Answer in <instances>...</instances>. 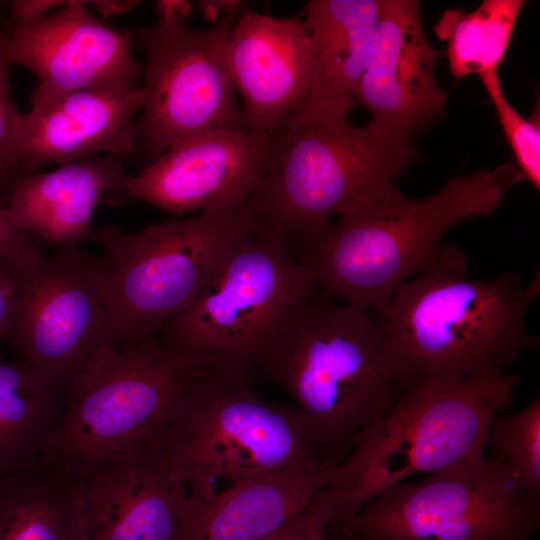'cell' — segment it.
<instances>
[{
    "instance_id": "cell-29",
    "label": "cell",
    "mask_w": 540,
    "mask_h": 540,
    "mask_svg": "<svg viewBox=\"0 0 540 540\" xmlns=\"http://www.w3.org/2000/svg\"><path fill=\"white\" fill-rule=\"evenodd\" d=\"M19 297L18 277L9 265L0 259V346L7 342L13 328ZM0 360L1 354H0Z\"/></svg>"
},
{
    "instance_id": "cell-13",
    "label": "cell",
    "mask_w": 540,
    "mask_h": 540,
    "mask_svg": "<svg viewBox=\"0 0 540 540\" xmlns=\"http://www.w3.org/2000/svg\"><path fill=\"white\" fill-rule=\"evenodd\" d=\"M88 3L69 0L39 19L7 29L9 64L38 78L31 107L83 89L137 84L142 75L131 35L92 14Z\"/></svg>"
},
{
    "instance_id": "cell-33",
    "label": "cell",
    "mask_w": 540,
    "mask_h": 540,
    "mask_svg": "<svg viewBox=\"0 0 540 540\" xmlns=\"http://www.w3.org/2000/svg\"><path fill=\"white\" fill-rule=\"evenodd\" d=\"M192 3L185 0H160L155 3L157 19L185 21L191 13Z\"/></svg>"
},
{
    "instance_id": "cell-15",
    "label": "cell",
    "mask_w": 540,
    "mask_h": 540,
    "mask_svg": "<svg viewBox=\"0 0 540 540\" xmlns=\"http://www.w3.org/2000/svg\"><path fill=\"white\" fill-rule=\"evenodd\" d=\"M441 56L426 38L418 1L379 0L357 94V105L372 116L369 123L409 140L438 118L448 98L435 77Z\"/></svg>"
},
{
    "instance_id": "cell-34",
    "label": "cell",
    "mask_w": 540,
    "mask_h": 540,
    "mask_svg": "<svg viewBox=\"0 0 540 540\" xmlns=\"http://www.w3.org/2000/svg\"><path fill=\"white\" fill-rule=\"evenodd\" d=\"M140 2L133 0H97L89 1L104 19H108L133 10Z\"/></svg>"
},
{
    "instance_id": "cell-27",
    "label": "cell",
    "mask_w": 540,
    "mask_h": 540,
    "mask_svg": "<svg viewBox=\"0 0 540 540\" xmlns=\"http://www.w3.org/2000/svg\"><path fill=\"white\" fill-rule=\"evenodd\" d=\"M7 29H0V194L7 199L20 179L16 164L21 113L12 99L9 85L10 65L6 54Z\"/></svg>"
},
{
    "instance_id": "cell-17",
    "label": "cell",
    "mask_w": 540,
    "mask_h": 540,
    "mask_svg": "<svg viewBox=\"0 0 540 540\" xmlns=\"http://www.w3.org/2000/svg\"><path fill=\"white\" fill-rule=\"evenodd\" d=\"M313 48L303 18L245 10L226 45V63L250 131L268 133L297 115L309 94Z\"/></svg>"
},
{
    "instance_id": "cell-16",
    "label": "cell",
    "mask_w": 540,
    "mask_h": 540,
    "mask_svg": "<svg viewBox=\"0 0 540 540\" xmlns=\"http://www.w3.org/2000/svg\"><path fill=\"white\" fill-rule=\"evenodd\" d=\"M138 84L93 87L21 114L16 164L20 176L92 157L123 160L136 148L134 116L143 108Z\"/></svg>"
},
{
    "instance_id": "cell-18",
    "label": "cell",
    "mask_w": 540,
    "mask_h": 540,
    "mask_svg": "<svg viewBox=\"0 0 540 540\" xmlns=\"http://www.w3.org/2000/svg\"><path fill=\"white\" fill-rule=\"evenodd\" d=\"M70 479L80 540H176L188 490L163 459Z\"/></svg>"
},
{
    "instance_id": "cell-1",
    "label": "cell",
    "mask_w": 540,
    "mask_h": 540,
    "mask_svg": "<svg viewBox=\"0 0 540 540\" xmlns=\"http://www.w3.org/2000/svg\"><path fill=\"white\" fill-rule=\"evenodd\" d=\"M466 271L464 253L444 246L431 265L372 311L400 393L502 373L523 351L538 348L526 317L540 293L539 272L525 284L511 273L472 280Z\"/></svg>"
},
{
    "instance_id": "cell-5",
    "label": "cell",
    "mask_w": 540,
    "mask_h": 540,
    "mask_svg": "<svg viewBox=\"0 0 540 540\" xmlns=\"http://www.w3.org/2000/svg\"><path fill=\"white\" fill-rule=\"evenodd\" d=\"M259 365L292 397L338 465L354 437L400 396L372 310L319 289L284 322Z\"/></svg>"
},
{
    "instance_id": "cell-25",
    "label": "cell",
    "mask_w": 540,
    "mask_h": 540,
    "mask_svg": "<svg viewBox=\"0 0 540 540\" xmlns=\"http://www.w3.org/2000/svg\"><path fill=\"white\" fill-rule=\"evenodd\" d=\"M488 448L489 457L503 464L522 490L540 495V399L516 413L496 414L489 427Z\"/></svg>"
},
{
    "instance_id": "cell-35",
    "label": "cell",
    "mask_w": 540,
    "mask_h": 540,
    "mask_svg": "<svg viewBox=\"0 0 540 540\" xmlns=\"http://www.w3.org/2000/svg\"><path fill=\"white\" fill-rule=\"evenodd\" d=\"M332 534L336 537L337 540H357V539H355L353 537L345 536V535L337 533V532H332Z\"/></svg>"
},
{
    "instance_id": "cell-22",
    "label": "cell",
    "mask_w": 540,
    "mask_h": 540,
    "mask_svg": "<svg viewBox=\"0 0 540 540\" xmlns=\"http://www.w3.org/2000/svg\"><path fill=\"white\" fill-rule=\"evenodd\" d=\"M63 405V389L28 363L0 360V478L41 460Z\"/></svg>"
},
{
    "instance_id": "cell-9",
    "label": "cell",
    "mask_w": 540,
    "mask_h": 540,
    "mask_svg": "<svg viewBox=\"0 0 540 540\" xmlns=\"http://www.w3.org/2000/svg\"><path fill=\"white\" fill-rule=\"evenodd\" d=\"M255 225L248 198L134 232L114 224L93 231L90 238L104 249L105 290L119 335L156 334L180 315Z\"/></svg>"
},
{
    "instance_id": "cell-3",
    "label": "cell",
    "mask_w": 540,
    "mask_h": 540,
    "mask_svg": "<svg viewBox=\"0 0 540 540\" xmlns=\"http://www.w3.org/2000/svg\"><path fill=\"white\" fill-rule=\"evenodd\" d=\"M203 368L157 334L120 335L102 344L65 385L62 414L41 443V460L69 478L158 460Z\"/></svg>"
},
{
    "instance_id": "cell-26",
    "label": "cell",
    "mask_w": 540,
    "mask_h": 540,
    "mask_svg": "<svg viewBox=\"0 0 540 540\" xmlns=\"http://www.w3.org/2000/svg\"><path fill=\"white\" fill-rule=\"evenodd\" d=\"M491 99L499 123L512 149L515 164L537 190L540 189V117L539 107L533 115L524 118L506 98L499 70H492L479 76Z\"/></svg>"
},
{
    "instance_id": "cell-28",
    "label": "cell",
    "mask_w": 540,
    "mask_h": 540,
    "mask_svg": "<svg viewBox=\"0 0 540 540\" xmlns=\"http://www.w3.org/2000/svg\"><path fill=\"white\" fill-rule=\"evenodd\" d=\"M38 243L33 236L11 225L7 199L0 194V259L16 271L25 270L44 256Z\"/></svg>"
},
{
    "instance_id": "cell-19",
    "label": "cell",
    "mask_w": 540,
    "mask_h": 540,
    "mask_svg": "<svg viewBox=\"0 0 540 540\" xmlns=\"http://www.w3.org/2000/svg\"><path fill=\"white\" fill-rule=\"evenodd\" d=\"M338 464L305 461L209 496L187 495L176 540H265L331 485Z\"/></svg>"
},
{
    "instance_id": "cell-31",
    "label": "cell",
    "mask_w": 540,
    "mask_h": 540,
    "mask_svg": "<svg viewBox=\"0 0 540 540\" xmlns=\"http://www.w3.org/2000/svg\"><path fill=\"white\" fill-rule=\"evenodd\" d=\"M68 2L69 0H16L9 3V8L14 23H23L39 19Z\"/></svg>"
},
{
    "instance_id": "cell-21",
    "label": "cell",
    "mask_w": 540,
    "mask_h": 540,
    "mask_svg": "<svg viewBox=\"0 0 540 540\" xmlns=\"http://www.w3.org/2000/svg\"><path fill=\"white\" fill-rule=\"evenodd\" d=\"M379 13V0H311L303 10L313 61L300 122L349 119Z\"/></svg>"
},
{
    "instance_id": "cell-32",
    "label": "cell",
    "mask_w": 540,
    "mask_h": 540,
    "mask_svg": "<svg viewBox=\"0 0 540 540\" xmlns=\"http://www.w3.org/2000/svg\"><path fill=\"white\" fill-rule=\"evenodd\" d=\"M245 2L236 0H204L198 2L201 14L209 20L218 21L226 17L237 18L245 11Z\"/></svg>"
},
{
    "instance_id": "cell-23",
    "label": "cell",
    "mask_w": 540,
    "mask_h": 540,
    "mask_svg": "<svg viewBox=\"0 0 540 540\" xmlns=\"http://www.w3.org/2000/svg\"><path fill=\"white\" fill-rule=\"evenodd\" d=\"M0 540H80L71 479L42 460L1 477Z\"/></svg>"
},
{
    "instance_id": "cell-10",
    "label": "cell",
    "mask_w": 540,
    "mask_h": 540,
    "mask_svg": "<svg viewBox=\"0 0 540 540\" xmlns=\"http://www.w3.org/2000/svg\"><path fill=\"white\" fill-rule=\"evenodd\" d=\"M540 495L487 455L404 481L374 497L341 531L357 540H534Z\"/></svg>"
},
{
    "instance_id": "cell-6",
    "label": "cell",
    "mask_w": 540,
    "mask_h": 540,
    "mask_svg": "<svg viewBox=\"0 0 540 540\" xmlns=\"http://www.w3.org/2000/svg\"><path fill=\"white\" fill-rule=\"evenodd\" d=\"M262 176L249 197L256 223L289 243L358 211L413 161L409 140L349 119H285L270 131Z\"/></svg>"
},
{
    "instance_id": "cell-36",
    "label": "cell",
    "mask_w": 540,
    "mask_h": 540,
    "mask_svg": "<svg viewBox=\"0 0 540 540\" xmlns=\"http://www.w3.org/2000/svg\"><path fill=\"white\" fill-rule=\"evenodd\" d=\"M323 540H337L332 533H328Z\"/></svg>"
},
{
    "instance_id": "cell-2",
    "label": "cell",
    "mask_w": 540,
    "mask_h": 540,
    "mask_svg": "<svg viewBox=\"0 0 540 540\" xmlns=\"http://www.w3.org/2000/svg\"><path fill=\"white\" fill-rule=\"evenodd\" d=\"M522 180L509 160L490 170L453 176L421 199L392 187L364 208L291 241L290 247L320 291L375 311L432 264L451 227L493 214Z\"/></svg>"
},
{
    "instance_id": "cell-30",
    "label": "cell",
    "mask_w": 540,
    "mask_h": 540,
    "mask_svg": "<svg viewBox=\"0 0 540 540\" xmlns=\"http://www.w3.org/2000/svg\"><path fill=\"white\" fill-rule=\"evenodd\" d=\"M327 534L323 521L305 509L265 540H323Z\"/></svg>"
},
{
    "instance_id": "cell-20",
    "label": "cell",
    "mask_w": 540,
    "mask_h": 540,
    "mask_svg": "<svg viewBox=\"0 0 540 540\" xmlns=\"http://www.w3.org/2000/svg\"><path fill=\"white\" fill-rule=\"evenodd\" d=\"M110 155L57 166L19 179L7 196L11 225L60 250L90 238L94 212L126 177Z\"/></svg>"
},
{
    "instance_id": "cell-12",
    "label": "cell",
    "mask_w": 540,
    "mask_h": 540,
    "mask_svg": "<svg viewBox=\"0 0 540 540\" xmlns=\"http://www.w3.org/2000/svg\"><path fill=\"white\" fill-rule=\"evenodd\" d=\"M19 297L7 342L21 359L64 389L102 344L120 336L101 260L76 247L15 271Z\"/></svg>"
},
{
    "instance_id": "cell-8",
    "label": "cell",
    "mask_w": 540,
    "mask_h": 540,
    "mask_svg": "<svg viewBox=\"0 0 540 540\" xmlns=\"http://www.w3.org/2000/svg\"><path fill=\"white\" fill-rule=\"evenodd\" d=\"M317 290L289 242L256 223L189 307L156 334L198 365L251 373L284 322Z\"/></svg>"
},
{
    "instance_id": "cell-24",
    "label": "cell",
    "mask_w": 540,
    "mask_h": 540,
    "mask_svg": "<svg viewBox=\"0 0 540 540\" xmlns=\"http://www.w3.org/2000/svg\"><path fill=\"white\" fill-rule=\"evenodd\" d=\"M526 1L484 0L475 10H445L434 26L447 43L450 71L456 78L499 70Z\"/></svg>"
},
{
    "instance_id": "cell-14",
    "label": "cell",
    "mask_w": 540,
    "mask_h": 540,
    "mask_svg": "<svg viewBox=\"0 0 540 540\" xmlns=\"http://www.w3.org/2000/svg\"><path fill=\"white\" fill-rule=\"evenodd\" d=\"M270 145V132L221 130L183 139L127 175L108 204L144 201L175 214L239 204L255 190Z\"/></svg>"
},
{
    "instance_id": "cell-11",
    "label": "cell",
    "mask_w": 540,
    "mask_h": 540,
    "mask_svg": "<svg viewBox=\"0 0 540 540\" xmlns=\"http://www.w3.org/2000/svg\"><path fill=\"white\" fill-rule=\"evenodd\" d=\"M236 18L206 29L157 19L140 38L146 53L144 105L136 145L154 159L171 145L210 131L249 132L237 103L226 45Z\"/></svg>"
},
{
    "instance_id": "cell-4",
    "label": "cell",
    "mask_w": 540,
    "mask_h": 540,
    "mask_svg": "<svg viewBox=\"0 0 540 540\" xmlns=\"http://www.w3.org/2000/svg\"><path fill=\"white\" fill-rule=\"evenodd\" d=\"M520 379L502 372L402 391L382 419L354 437L335 481L306 509L339 532L389 487L484 457L491 420L511 406Z\"/></svg>"
},
{
    "instance_id": "cell-7",
    "label": "cell",
    "mask_w": 540,
    "mask_h": 540,
    "mask_svg": "<svg viewBox=\"0 0 540 540\" xmlns=\"http://www.w3.org/2000/svg\"><path fill=\"white\" fill-rule=\"evenodd\" d=\"M250 375L204 367L185 394L160 458L188 495L209 497L300 462L329 460L304 415L260 398Z\"/></svg>"
}]
</instances>
